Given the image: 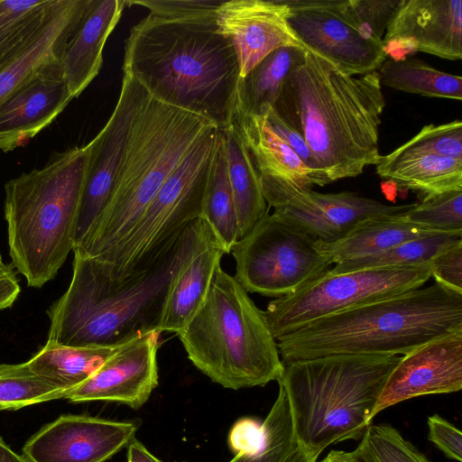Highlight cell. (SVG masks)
I'll list each match as a JSON object with an SVG mask.
<instances>
[{
	"label": "cell",
	"instance_id": "cell-41",
	"mask_svg": "<svg viewBox=\"0 0 462 462\" xmlns=\"http://www.w3.org/2000/svg\"><path fill=\"white\" fill-rule=\"evenodd\" d=\"M429 267L436 282L462 293V238L439 252Z\"/></svg>",
	"mask_w": 462,
	"mask_h": 462
},
{
	"label": "cell",
	"instance_id": "cell-10",
	"mask_svg": "<svg viewBox=\"0 0 462 462\" xmlns=\"http://www.w3.org/2000/svg\"><path fill=\"white\" fill-rule=\"evenodd\" d=\"M429 264L326 272L294 293L270 301L264 315L276 341L317 319L421 288Z\"/></svg>",
	"mask_w": 462,
	"mask_h": 462
},
{
	"label": "cell",
	"instance_id": "cell-29",
	"mask_svg": "<svg viewBox=\"0 0 462 462\" xmlns=\"http://www.w3.org/2000/svg\"><path fill=\"white\" fill-rule=\"evenodd\" d=\"M305 49L282 47L268 54L245 77L240 78L236 110L265 116L281 86L303 58Z\"/></svg>",
	"mask_w": 462,
	"mask_h": 462
},
{
	"label": "cell",
	"instance_id": "cell-25",
	"mask_svg": "<svg viewBox=\"0 0 462 462\" xmlns=\"http://www.w3.org/2000/svg\"><path fill=\"white\" fill-rule=\"evenodd\" d=\"M402 216L367 218L341 238L331 243L316 241L314 246L330 264H337L379 254L408 240L437 234L407 222Z\"/></svg>",
	"mask_w": 462,
	"mask_h": 462
},
{
	"label": "cell",
	"instance_id": "cell-34",
	"mask_svg": "<svg viewBox=\"0 0 462 462\" xmlns=\"http://www.w3.org/2000/svg\"><path fill=\"white\" fill-rule=\"evenodd\" d=\"M262 426L264 435L263 448L254 453L240 451L229 462H285L300 446L294 433L289 401L281 384L277 398Z\"/></svg>",
	"mask_w": 462,
	"mask_h": 462
},
{
	"label": "cell",
	"instance_id": "cell-5",
	"mask_svg": "<svg viewBox=\"0 0 462 462\" xmlns=\"http://www.w3.org/2000/svg\"><path fill=\"white\" fill-rule=\"evenodd\" d=\"M94 145L93 138L83 146L54 152L43 167L5 184L9 254L30 287L52 280L73 250Z\"/></svg>",
	"mask_w": 462,
	"mask_h": 462
},
{
	"label": "cell",
	"instance_id": "cell-44",
	"mask_svg": "<svg viewBox=\"0 0 462 462\" xmlns=\"http://www.w3.org/2000/svg\"><path fill=\"white\" fill-rule=\"evenodd\" d=\"M272 128L291 148L300 161L311 171L317 185L321 186L319 179L315 171L314 161L310 151L302 136L292 127L283 122L271 107L265 116Z\"/></svg>",
	"mask_w": 462,
	"mask_h": 462
},
{
	"label": "cell",
	"instance_id": "cell-33",
	"mask_svg": "<svg viewBox=\"0 0 462 462\" xmlns=\"http://www.w3.org/2000/svg\"><path fill=\"white\" fill-rule=\"evenodd\" d=\"M462 238L458 234H432L408 240L379 254L335 264L333 274L387 267L429 264L442 249Z\"/></svg>",
	"mask_w": 462,
	"mask_h": 462
},
{
	"label": "cell",
	"instance_id": "cell-13",
	"mask_svg": "<svg viewBox=\"0 0 462 462\" xmlns=\"http://www.w3.org/2000/svg\"><path fill=\"white\" fill-rule=\"evenodd\" d=\"M288 23L307 50L346 75L378 70L387 59L383 45L365 39L338 13L335 0H284Z\"/></svg>",
	"mask_w": 462,
	"mask_h": 462
},
{
	"label": "cell",
	"instance_id": "cell-1",
	"mask_svg": "<svg viewBox=\"0 0 462 462\" xmlns=\"http://www.w3.org/2000/svg\"><path fill=\"white\" fill-rule=\"evenodd\" d=\"M384 107L377 70L346 75L307 50L272 106L305 140L321 186L356 177L378 164Z\"/></svg>",
	"mask_w": 462,
	"mask_h": 462
},
{
	"label": "cell",
	"instance_id": "cell-46",
	"mask_svg": "<svg viewBox=\"0 0 462 462\" xmlns=\"http://www.w3.org/2000/svg\"><path fill=\"white\" fill-rule=\"evenodd\" d=\"M127 462H162L153 456L139 440L133 438L127 444Z\"/></svg>",
	"mask_w": 462,
	"mask_h": 462
},
{
	"label": "cell",
	"instance_id": "cell-30",
	"mask_svg": "<svg viewBox=\"0 0 462 462\" xmlns=\"http://www.w3.org/2000/svg\"><path fill=\"white\" fill-rule=\"evenodd\" d=\"M61 0H0V70L44 31Z\"/></svg>",
	"mask_w": 462,
	"mask_h": 462
},
{
	"label": "cell",
	"instance_id": "cell-37",
	"mask_svg": "<svg viewBox=\"0 0 462 462\" xmlns=\"http://www.w3.org/2000/svg\"><path fill=\"white\" fill-rule=\"evenodd\" d=\"M414 155L462 159V121L457 119L439 125H427L409 141L381 158L393 162Z\"/></svg>",
	"mask_w": 462,
	"mask_h": 462
},
{
	"label": "cell",
	"instance_id": "cell-6",
	"mask_svg": "<svg viewBox=\"0 0 462 462\" xmlns=\"http://www.w3.org/2000/svg\"><path fill=\"white\" fill-rule=\"evenodd\" d=\"M400 358L393 355H332L285 365L277 382L286 393L300 448L318 459L330 445L360 439Z\"/></svg>",
	"mask_w": 462,
	"mask_h": 462
},
{
	"label": "cell",
	"instance_id": "cell-31",
	"mask_svg": "<svg viewBox=\"0 0 462 462\" xmlns=\"http://www.w3.org/2000/svg\"><path fill=\"white\" fill-rule=\"evenodd\" d=\"M381 85L430 97L462 100V78L415 58H387L377 70Z\"/></svg>",
	"mask_w": 462,
	"mask_h": 462
},
{
	"label": "cell",
	"instance_id": "cell-21",
	"mask_svg": "<svg viewBox=\"0 0 462 462\" xmlns=\"http://www.w3.org/2000/svg\"><path fill=\"white\" fill-rule=\"evenodd\" d=\"M126 5L125 0H90L61 60L63 79L73 98L98 75L106 42Z\"/></svg>",
	"mask_w": 462,
	"mask_h": 462
},
{
	"label": "cell",
	"instance_id": "cell-50",
	"mask_svg": "<svg viewBox=\"0 0 462 462\" xmlns=\"http://www.w3.org/2000/svg\"><path fill=\"white\" fill-rule=\"evenodd\" d=\"M4 263L1 254H0V264Z\"/></svg>",
	"mask_w": 462,
	"mask_h": 462
},
{
	"label": "cell",
	"instance_id": "cell-7",
	"mask_svg": "<svg viewBox=\"0 0 462 462\" xmlns=\"http://www.w3.org/2000/svg\"><path fill=\"white\" fill-rule=\"evenodd\" d=\"M214 125L148 96L134 119L111 196L74 254L98 259L115 248L190 147Z\"/></svg>",
	"mask_w": 462,
	"mask_h": 462
},
{
	"label": "cell",
	"instance_id": "cell-8",
	"mask_svg": "<svg viewBox=\"0 0 462 462\" xmlns=\"http://www.w3.org/2000/svg\"><path fill=\"white\" fill-rule=\"evenodd\" d=\"M176 334L192 364L224 388L264 386L282 375L264 310L221 263L199 309Z\"/></svg>",
	"mask_w": 462,
	"mask_h": 462
},
{
	"label": "cell",
	"instance_id": "cell-47",
	"mask_svg": "<svg viewBox=\"0 0 462 462\" xmlns=\"http://www.w3.org/2000/svg\"><path fill=\"white\" fill-rule=\"evenodd\" d=\"M319 462H360L355 451L331 450Z\"/></svg>",
	"mask_w": 462,
	"mask_h": 462
},
{
	"label": "cell",
	"instance_id": "cell-15",
	"mask_svg": "<svg viewBox=\"0 0 462 462\" xmlns=\"http://www.w3.org/2000/svg\"><path fill=\"white\" fill-rule=\"evenodd\" d=\"M383 45L395 60L418 51L461 60L462 0H400Z\"/></svg>",
	"mask_w": 462,
	"mask_h": 462
},
{
	"label": "cell",
	"instance_id": "cell-14",
	"mask_svg": "<svg viewBox=\"0 0 462 462\" xmlns=\"http://www.w3.org/2000/svg\"><path fill=\"white\" fill-rule=\"evenodd\" d=\"M148 96L134 78L123 73L121 91L115 109L105 126L94 137L95 145L78 213L73 249L101 215L111 196L134 119Z\"/></svg>",
	"mask_w": 462,
	"mask_h": 462
},
{
	"label": "cell",
	"instance_id": "cell-17",
	"mask_svg": "<svg viewBox=\"0 0 462 462\" xmlns=\"http://www.w3.org/2000/svg\"><path fill=\"white\" fill-rule=\"evenodd\" d=\"M462 388V328L432 339L401 356L389 374L371 414L403 401Z\"/></svg>",
	"mask_w": 462,
	"mask_h": 462
},
{
	"label": "cell",
	"instance_id": "cell-49",
	"mask_svg": "<svg viewBox=\"0 0 462 462\" xmlns=\"http://www.w3.org/2000/svg\"><path fill=\"white\" fill-rule=\"evenodd\" d=\"M299 446L285 460V462H317Z\"/></svg>",
	"mask_w": 462,
	"mask_h": 462
},
{
	"label": "cell",
	"instance_id": "cell-19",
	"mask_svg": "<svg viewBox=\"0 0 462 462\" xmlns=\"http://www.w3.org/2000/svg\"><path fill=\"white\" fill-rule=\"evenodd\" d=\"M288 14L284 0H230L219 5L216 14L218 32L235 49L240 78L277 49H305L291 29Z\"/></svg>",
	"mask_w": 462,
	"mask_h": 462
},
{
	"label": "cell",
	"instance_id": "cell-9",
	"mask_svg": "<svg viewBox=\"0 0 462 462\" xmlns=\"http://www.w3.org/2000/svg\"><path fill=\"white\" fill-rule=\"evenodd\" d=\"M219 129H208L166 179L128 235L98 259L103 272L121 282L147 266L163 245L203 217V199Z\"/></svg>",
	"mask_w": 462,
	"mask_h": 462
},
{
	"label": "cell",
	"instance_id": "cell-28",
	"mask_svg": "<svg viewBox=\"0 0 462 462\" xmlns=\"http://www.w3.org/2000/svg\"><path fill=\"white\" fill-rule=\"evenodd\" d=\"M376 173L395 186L415 190L423 197L448 190H462V159L414 155L386 162L382 158Z\"/></svg>",
	"mask_w": 462,
	"mask_h": 462
},
{
	"label": "cell",
	"instance_id": "cell-18",
	"mask_svg": "<svg viewBox=\"0 0 462 462\" xmlns=\"http://www.w3.org/2000/svg\"><path fill=\"white\" fill-rule=\"evenodd\" d=\"M161 331L126 341L81 385L68 395L72 402L109 401L139 409L158 385L157 351Z\"/></svg>",
	"mask_w": 462,
	"mask_h": 462
},
{
	"label": "cell",
	"instance_id": "cell-12",
	"mask_svg": "<svg viewBox=\"0 0 462 462\" xmlns=\"http://www.w3.org/2000/svg\"><path fill=\"white\" fill-rule=\"evenodd\" d=\"M259 177L268 208L317 241L325 243L341 238L367 218L404 214L415 205H387L352 191L319 193L284 178Z\"/></svg>",
	"mask_w": 462,
	"mask_h": 462
},
{
	"label": "cell",
	"instance_id": "cell-32",
	"mask_svg": "<svg viewBox=\"0 0 462 462\" xmlns=\"http://www.w3.org/2000/svg\"><path fill=\"white\" fill-rule=\"evenodd\" d=\"M202 218L209 225L225 253H231L239 239L238 224L220 130L204 194Z\"/></svg>",
	"mask_w": 462,
	"mask_h": 462
},
{
	"label": "cell",
	"instance_id": "cell-40",
	"mask_svg": "<svg viewBox=\"0 0 462 462\" xmlns=\"http://www.w3.org/2000/svg\"><path fill=\"white\" fill-rule=\"evenodd\" d=\"M127 5H137L147 8L151 14L167 19H180L215 14L221 0H131Z\"/></svg>",
	"mask_w": 462,
	"mask_h": 462
},
{
	"label": "cell",
	"instance_id": "cell-24",
	"mask_svg": "<svg viewBox=\"0 0 462 462\" xmlns=\"http://www.w3.org/2000/svg\"><path fill=\"white\" fill-rule=\"evenodd\" d=\"M232 123L247 147L259 176H274L300 186L317 185L311 171L272 128L265 116L235 110Z\"/></svg>",
	"mask_w": 462,
	"mask_h": 462
},
{
	"label": "cell",
	"instance_id": "cell-16",
	"mask_svg": "<svg viewBox=\"0 0 462 462\" xmlns=\"http://www.w3.org/2000/svg\"><path fill=\"white\" fill-rule=\"evenodd\" d=\"M137 425L85 415H63L23 448L30 462H106L134 438Z\"/></svg>",
	"mask_w": 462,
	"mask_h": 462
},
{
	"label": "cell",
	"instance_id": "cell-43",
	"mask_svg": "<svg viewBox=\"0 0 462 462\" xmlns=\"http://www.w3.org/2000/svg\"><path fill=\"white\" fill-rule=\"evenodd\" d=\"M228 442L236 453L259 451L264 442L262 424L251 418L237 420L230 430Z\"/></svg>",
	"mask_w": 462,
	"mask_h": 462
},
{
	"label": "cell",
	"instance_id": "cell-39",
	"mask_svg": "<svg viewBox=\"0 0 462 462\" xmlns=\"http://www.w3.org/2000/svg\"><path fill=\"white\" fill-rule=\"evenodd\" d=\"M400 0H335L341 16L365 39L383 44Z\"/></svg>",
	"mask_w": 462,
	"mask_h": 462
},
{
	"label": "cell",
	"instance_id": "cell-4",
	"mask_svg": "<svg viewBox=\"0 0 462 462\" xmlns=\"http://www.w3.org/2000/svg\"><path fill=\"white\" fill-rule=\"evenodd\" d=\"M462 328V293L438 282L312 321L276 341L283 365L332 355L403 356Z\"/></svg>",
	"mask_w": 462,
	"mask_h": 462
},
{
	"label": "cell",
	"instance_id": "cell-2",
	"mask_svg": "<svg viewBox=\"0 0 462 462\" xmlns=\"http://www.w3.org/2000/svg\"><path fill=\"white\" fill-rule=\"evenodd\" d=\"M216 14L180 19L149 14L125 40L123 73L134 78L151 97L222 130L232 123L240 73L230 40L218 32Z\"/></svg>",
	"mask_w": 462,
	"mask_h": 462
},
{
	"label": "cell",
	"instance_id": "cell-20",
	"mask_svg": "<svg viewBox=\"0 0 462 462\" xmlns=\"http://www.w3.org/2000/svg\"><path fill=\"white\" fill-rule=\"evenodd\" d=\"M72 99L61 62L31 77L0 104V150L9 152L27 144Z\"/></svg>",
	"mask_w": 462,
	"mask_h": 462
},
{
	"label": "cell",
	"instance_id": "cell-3",
	"mask_svg": "<svg viewBox=\"0 0 462 462\" xmlns=\"http://www.w3.org/2000/svg\"><path fill=\"white\" fill-rule=\"evenodd\" d=\"M210 229L203 218L189 223L147 266L121 282L111 279L94 259L74 254L69 286L48 310L47 341L80 347L116 346L159 330L176 274Z\"/></svg>",
	"mask_w": 462,
	"mask_h": 462
},
{
	"label": "cell",
	"instance_id": "cell-45",
	"mask_svg": "<svg viewBox=\"0 0 462 462\" xmlns=\"http://www.w3.org/2000/svg\"><path fill=\"white\" fill-rule=\"evenodd\" d=\"M21 288L12 265L0 264V310L11 307Z\"/></svg>",
	"mask_w": 462,
	"mask_h": 462
},
{
	"label": "cell",
	"instance_id": "cell-48",
	"mask_svg": "<svg viewBox=\"0 0 462 462\" xmlns=\"http://www.w3.org/2000/svg\"><path fill=\"white\" fill-rule=\"evenodd\" d=\"M0 462H30L23 455H18L0 438Z\"/></svg>",
	"mask_w": 462,
	"mask_h": 462
},
{
	"label": "cell",
	"instance_id": "cell-22",
	"mask_svg": "<svg viewBox=\"0 0 462 462\" xmlns=\"http://www.w3.org/2000/svg\"><path fill=\"white\" fill-rule=\"evenodd\" d=\"M90 0H61L42 34L0 70V104L36 73L61 62Z\"/></svg>",
	"mask_w": 462,
	"mask_h": 462
},
{
	"label": "cell",
	"instance_id": "cell-38",
	"mask_svg": "<svg viewBox=\"0 0 462 462\" xmlns=\"http://www.w3.org/2000/svg\"><path fill=\"white\" fill-rule=\"evenodd\" d=\"M354 450L360 462H430L393 426L369 425Z\"/></svg>",
	"mask_w": 462,
	"mask_h": 462
},
{
	"label": "cell",
	"instance_id": "cell-36",
	"mask_svg": "<svg viewBox=\"0 0 462 462\" xmlns=\"http://www.w3.org/2000/svg\"><path fill=\"white\" fill-rule=\"evenodd\" d=\"M402 217L431 233L462 235V190L425 196Z\"/></svg>",
	"mask_w": 462,
	"mask_h": 462
},
{
	"label": "cell",
	"instance_id": "cell-27",
	"mask_svg": "<svg viewBox=\"0 0 462 462\" xmlns=\"http://www.w3.org/2000/svg\"><path fill=\"white\" fill-rule=\"evenodd\" d=\"M119 345L80 347L47 341L27 364L34 374L62 389L68 397L100 367Z\"/></svg>",
	"mask_w": 462,
	"mask_h": 462
},
{
	"label": "cell",
	"instance_id": "cell-42",
	"mask_svg": "<svg viewBox=\"0 0 462 462\" xmlns=\"http://www.w3.org/2000/svg\"><path fill=\"white\" fill-rule=\"evenodd\" d=\"M429 439L450 459L462 461V433L453 424L433 414L427 420Z\"/></svg>",
	"mask_w": 462,
	"mask_h": 462
},
{
	"label": "cell",
	"instance_id": "cell-35",
	"mask_svg": "<svg viewBox=\"0 0 462 462\" xmlns=\"http://www.w3.org/2000/svg\"><path fill=\"white\" fill-rule=\"evenodd\" d=\"M66 397V392L34 374L27 362L0 365V411Z\"/></svg>",
	"mask_w": 462,
	"mask_h": 462
},
{
	"label": "cell",
	"instance_id": "cell-23",
	"mask_svg": "<svg viewBox=\"0 0 462 462\" xmlns=\"http://www.w3.org/2000/svg\"><path fill=\"white\" fill-rule=\"evenodd\" d=\"M225 250L212 229L176 274L165 300L159 330L177 333L192 319L209 289Z\"/></svg>",
	"mask_w": 462,
	"mask_h": 462
},
{
	"label": "cell",
	"instance_id": "cell-11",
	"mask_svg": "<svg viewBox=\"0 0 462 462\" xmlns=\"http://www.w3.org/2000/svg\"><path fill=\"white\" fill-rule=\"evenodd\" d=\"M316 241L268 209L231 250L235 278L247 292L291 295L330 270Z\"/></svg>",
	"mask_w": 462,
	"mask_h": 462
},
{
	"label": "cell",
	"instance_id": "cell-26",
	"mask_svg": "<svg viewBox=\"0 0 462 462\" xmlns=\"http://www.w3.org/2000/svg\"><path fill=\"white\" fill-rule=\"evenodd\" d=\"M220 132L225 144L240 239L269 208L263 194L259 173L236 127L231 123Z\"/></svg>",
	"mask_w": 462,
	"mask_h": 462
}]
</instances>
